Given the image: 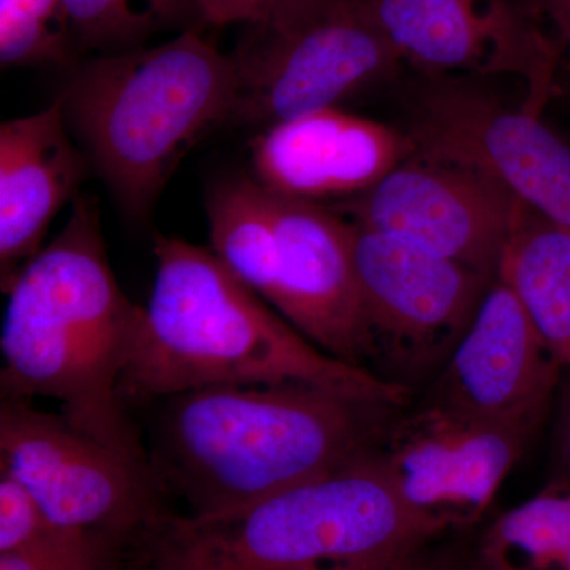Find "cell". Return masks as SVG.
<instances>
[{"instance_id": "obj_1", "label": "cell", "mask_w": 570, "mask_h": 570, "mask_svg": "<svg viewBox=\"0 0 570 570\" xmlns=\"http://www.w3.org/2000/svg\"><path fill=\"white\" fill-rule=\"evenodd\" d=\"M134 409L165 498L208 517L365 455L387 407L316 385L269 384L190 390Z\"/></svg>"}, {"instance_id": "obj_2", "label": "cell", "mask_w": 570, "mask_h": 570, "mask_svg": "<svg viewBox=\"0 0 570 570\" xmlns=\"http://www.w3.org/2000/svg\"><path fill=\"white\" fill-rule=\"evenodd\" d=\"M6 294L0 397L58 401L82 433L146 456L140 426L121 396L145 307L116 281L94 198H75L61 234Z\"/></svg>"}, {"instance_id": "obj_3", "label": "cell", "mask_w": 570, "mask_h": 570, "mask_svg": "<svg viewBox=\"0 0 570 570\" xmlns=\"http://www.w3.org/2000/svg\"><path fill=\"white\" fill-rule=\"evenodd\" d=\"M156 277L121 396L134 407L209 387L307 384L400 407V382L348 365L311 343L205 247L154 239Z\"/></svg>"}, {"instance_id": "obj_4", "label": "cell", "mask_w": 570, "mask_h": 570, "mask_svg": "<svg viewBox=\"0 0 570 570\" xmlns=\"http://www.w3.org/2000/svg\"><path fill=\"white\" fill-rule=\"evenodd\" d=\"M438 534L370 450L245 508L164 513L135 547L141 570L389 569Z\"/></svg>"}, {"instance_id": "obj_5", "label": "cell", "mask_w": 570, "mask_h": 570, "mask_svg": "<svg viewBox=\"0 0 570 570\" xmlns=\"http://www.w3.org/2000/svg\"><path fill=\"white\" fill-rule=\"evenodd\" d=\"M238 94L230 56L187 29L159 47L82 63L61 99L88 159L122 208L141 217L195 141L232 121Z\"/></svg>"}, {"instance_id": "obj_6", "label": "cell", "mask_w": 570, "mask_h": 570, "mask_svg": "<svg viewBox=\"0 0 570 570\" xmlns=\"http://www.w3.org/2000/svg\"><path fill=\"white\" fill-rule=\"evenodd\" d=\"M230 58L239 85L232 121L264 129L337 107L403 63L367 0H287L246 24Z\"/></svg>"}, {"instance_id": "obj_7", "label": "cell", "mask_w": 570, "mask_h": 570, "mask_svg": "<svg viewBox=\"0 0 570 570\" xmlns=\"http://www.w3.org/2000/svg\"><path fill=\"white\" fill-rule=\"evenodd\" d=\"M0 471L51 523L134 543L167 513L148 456L111 448L32 401L0 397Z\"/></svg>"}, {"instance_id": "obj_8", "label": "cell", "mask_w": 570, "mask_h": 570, "mask_svg": "<svg viewBox=\"0 0 570 570\" xmlns=\"http://www.w3.org/2000/svg\"><path fill=\"white\" fill-rule=\"evenodd\" d=\"M351 224L367 360L409 374L448 362L494 277L401 236Z\"/></svg>"}, {"instance_id": "obj_9", "label": "cell", "mask_w": 570, "mask_h": 570, "mask_svg": "<svg viewBox=\"0 0 570 570\" xmlns=\"http://www.w3.org/2000/svg\"><path fill=\"white\" fill-rule=\"evenodd\" d=\"M407 135L412 153L478 170L570 232V145L539 111L509 107L459 82H438L419 100Z\"/></svg>"}, {"instance_id": "obj_10", "label": "cell", "mask_w": 570, "mask_h": 570, "mask_svg": "<svg viewBox=\"0 0 570 570\" xmlns=\"http://www.w3.org/2000/svg\"><path fill=\"white\" fill-rule=\"evenodd\" d=\"M379 442L374 456L396 493L441 534L487 512L528 439L434 400Z\"/></svg>"}, {"instance_id": "obj_11", "label": "cell", "mask_w": 570, "mask_h": 570, "mask_svg": "<svg viewBox=\"0 0 570 570\" xmlns=\"http://www.w3.org/2000/svg\"><path fill=\"white\" fill-rule=\"evenodd\" d=\"M517 204L478 170L412 153L343 209L356 225L401 236L493 279Z\"/></svg>"}, {"instance_id": "obj_12", "label": "cell", "mask_w": 570, "mask_h": 570, "mask_svg": "<svg viewBox=\"0 0 570 570\" xmlns=\"http://www.w3.org/2000/svg\"><path fill=\"white\" fill-rule=\"evenodd\" d=\"M401 61L433 73L510 75L542 111L561 45L513 0H367Z\"/></svg>"}, {"instance_id": "obj_13", "label": "cell", "mask_w": 570, "mask_h": 570, "mask_svg": "<svg viewBox=\"0 0 570 570\" xmlns=\"http://www.w3.org/2000/svg\"><path fill=\"white\" fill-rule=\"evenodd\" d=\"M562 376L564 367L519 295L497 275L445 362L436 400L530 439Z\"/></svg>"}, {"instance_id": "obj_14", "label": "cell", "mask_w": 570, "mask_h": 570, "mask_svg": "<svg viewBox=\"0 0 570 570\" xmlns=\"http://www.w3.org/2000/svg\"><path fill=\"white\" fill-rule=\"evenodd\" d=\"M268 195L277 250L272 306L326 354L365 367V309L352 224L317 202Z\"/></svg>"}, {"instance_id": "obj_15", "label": "cell", "mask_w": 570, "mask_h": 570, "mask_svg": "<svg viewBox=\"0 0 570 570\" xmlns=\"http://www.w3.org/2000/svg\"><path fill=\"white\" fill-rule=\"evenodd\" d=\"M412 151L407 134L340 107L266 127L250 145L255 181L309 202L365 194Z\"/></svg>"}, {"instance_id": "obj_16", "label": "cell", "mask_w": 570, "mask_h": 570, "mask_svg": "<svg viewBox=\"0 0 570 570\" xmlns=\"http://www.w3.org/2000/svg\"><path fill=\"white\" fill-rule=\"evenodd\" d=\"M62 99L0 127V281L9 291L40 253L56 214L88 175V156L71 141Z\"/></svg>"}, {"instance_id": "obj_17", "label": "cell", "mask_w": 570, "mask_h": 570, "mask_svg": "<svg viewBox=\"0 0 570 570\" xmlns=\"http://www.w3.org/2000/svg\"><path fill=\"white\" fill-rule=\"evenodd\" d=\"M498 276L515 291L551 352L570 370V232L519 202Z\"/></svg>"}, {"instance_id": "obj_18", "label": "cell", "mask_w": 570, "mask_h": 570, "mask_svg": "<svg viewBox=\"0 0 570 570\" xmlns=\"http://www.w3.org/2000/svg\"><path fill=\"white\" fill-rule=\"evenodd\" d=\"M206 209L214 255L272 306L277 250L268 193L254 178L224 179L209 194Z\"/></svg>"}, {"instance_id": "obj_19", "label": "cell", "mask_w": 570, "mask_h": 570, "mask_svg": "<svg viewBox=\"0 0 570 570\" xmlns=\"http://www.w3.org/2000/svg\"><path fill=\"white\" fill-rule=\"evenodd\" d=\"M570 550V482L553 480L499 517L482 543L489 570H560Z\"/></svg>"}, {"instance_id": "obj_20", "label": "cell", "mask_w": 570, "mask_h": 570, "mask_svg": "<svg viewBox=\"0 0 570 570\" xmlns=\"http://www.w3.org/2000/svg\"><path fill=\"white\" fill-rule=\"evenodd\" d=\"M77 51L61 0H0L3 67L69 63Z\"/></svg>"}, {"instance_id": "obj_21", "label": "cell", "mask_w": 570, "mask_h": 570, "mask_svg": "<svg viewBox=\"0 0 570 570\" xmlns=\"http://www.w3.org/2000/svg\"><path fill=\"white\" fill-rule=\"evenodd\" d=\"M126 540L55 524L20 553L0 554V570H112Z\"/></svg>"}, {"instance_id": "obj_22", "label": "cell", "mask_w": 570, "mask_h": 570, "mask_svg": "<svg viewBox=\"0 0 570 570\" xmlns=\"http://www.w3.org/2000/svg\"><path fill=\"white\" fill-rule=\"evenodd\" d=\"M52 524L32 494L0 471V554L29 549Z\"/></svg>"}, {"instance_id": "obj_23", "label": "cell", "mask_w": 570, "mask_h": 570, "mask_svg": "<svg viewBox=\"0 0 570 570\" xmlns=\"http://www.w3.org/2000/svg\"><path fill=\"white\" fill-rule=\"evenodd\" d=\"M127 17L148 39L153 33L198 21L197 0H118Z\"/></svg>"}, {"instance_id": "obj_24", "label": "cell", "mask_w": 570, "mask_h": 570, "mask_svg": "<svg viewBox=\"0 0 570 570\" xmlns=\"http://www.w3.org/2000/svg\"><path fill=\"white\" fill-rule=\"evenodd\" d=\"M287 0H197L198 21L209 26L254 22Z\"/></svg>"}, {"instance_id": "obj_25", "label": "cell", "mask_w": 570, "mask_h": 570, "mask_svg": "<svg viewBox=\"0 0 570 570\" xmlns=\"http://www.w3.org/2000/svg\"><path fill=\"white\" fill-rule=\"evenodd\" d=\"M553 456L558 480L570 482V370L564 371L561 381L560 409L554 426Z\"/></svg>"}, {"instance_id": "obj_26", "label": "cell", "mask_w": 570, "mask_h": 570, "mask_svg": "<svg viewBox=\"0 0 570 570\" xmlns=\"http://www.w3.org/2000/svg\"><path fill=\"white\" fill-rule=\"evenodd\" d=\"M543 10L557 28L561 47L570 52V0H543Z\"/></svg>"}, {"instance_id": "obj_27", "label": "cell", "mask_w": 570, "mask_h": 570, "mask_svg": "<svg viewBox=\"0 0 570 570\" xmlns=\"http://www.w3.org/2000/svg\"><path fill=\"white\" fill-rule=\"evenodd\" d=\"M303 570H411L409 562L406 564L396 566V568L389 569H356V568H328V569H303Z\"/></svg>"}, {"instance_id": "obj_28", "label": "cell", "mask_w": 570, "mask_h": 570, "mask_svg": "<svg viewBox=\"0 0 570 570\" xmlns=\"http://www.w3.org/2000/svg\"><path fill=\"white\" fill-rule=\"evenodd\" d=\"M560 570H570V550L566 554L564 561H562Z\"/></svg>"}]
</instances>
